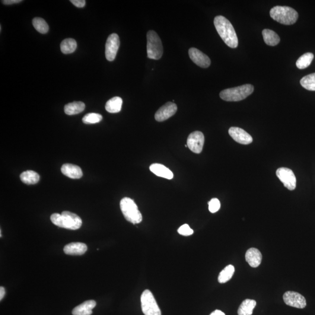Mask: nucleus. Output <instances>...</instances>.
Wrapping results in <instances>:
<instances>
[{
  "instance_id": "nucleus-1",
  "label": "nucleus",
  "mask_w": 315,
  "mask_h": 315,
  "mask_svg": "<svg viewBox=\"0 0 315 315\" xmlns=\"http://www.w3.org/2000/svg\"><path fill=\"white\" fill-rule=\"evenodd\" d=\"M214 24L216 30L225 43L231 48H237L238 39L230 21L223 16L219 15L214 18Z\"/></svg>"
},
{
  "instance_id": "nucleus-2",
  "label": "nucleus",
  "mask_w": 315,
  "mask_h": 315,
  "mask_svg": "<svg viewBox=\"0 0 315 315\" xmlns=\"http://www.w3.org/2000/svg\"><path fill=\"white\" fill-rule=\"evenodd\" d=\"M50 219L57 227L71 230H78L82 224L81 218L70 211H63L61 214L55 213L51 215Z\"/></svg>"
},
{
  "instance_id": "nucleus-3",
  "label": "nucleus",
  "mask_w": 315,
  "mask_h": 315,
  "mask_svg": "<svg viewBox=\"0 0 315 315\" xmlns=\"http://www.w3.org/2000/svg\"><path fill=\"white\" fill-rule=\"evenodd\" d=\"M274 20L285 25H293L297 22L298 14L294 9L286 6H276L270 11Z\"/></svg>"
},
{
  "instance_id": "nucleus-4",
  "label": "nucleus",
  "mask_w": 315,
  "mask_h": 315,
  "mask_svg": "<svg viewBox=\"0 0 315 315\" xmlns=\"http://www.w3.org/2000/svg\"><path fill=\"white\" fill-rule=\"evenodd\" d=\"M252 85L245 84L240 87L226 89L222 91L219 96L222 100L227 102H238L245 100L253 93Z\"/></svg>"
},
{
  "instance_id": "nucleus-5",
  "label": "nucleus",
  "mask_w": 315,
  "mask_h": 315,
  "mask_svg": "<svg viewBox=\"0 0 315 315\" xmlns=\"http://www.w3.org/2000/svg\"><path fill=\"white\" fill-rule=\"evenodd\" d=\"M120 206L121 211L127 221L133 224H139L142 221L141 213L134 200L129 197H125L121 200Z\"/></svg>"
},
{
  "instance_id": "nucleus-6",
  "label": "nucleus",
  "mask_w": 315,
  "mask_h": 315,
  "mask_svg": "<svg viewBox=\"0 0 315 315\" xmlns=\"http://www.w3.org/2000/svg\"><path fill=\"white\" fill-rule=\"evenodd\" d=\"M147 52L149 59L160 60L163 55V46L160 37L154 31H149L147 35Z\"/></svg>"
},
{
  "instance_id": "nucleus-7",
  "label": "nucleus",
  "mask_w": 315,
  "mask_h": 315,
  "mask_svg": "<svg viewBox=\"0 0 315 315\" xmlns=\"http://www.w3.org/2000/svg\"><path fill=\"white\" fill-rule=\"evenodd\" d=\"M141 309L145 315H161V311L152 292L146 289L141 297Z\"/></svg>"
},
{
  "instance_id": "nucleus-8",
  "label": "nucleus",
  "mask_w": 315,
  "mask_h": 315,
  "mask_svg": "<svg viewBox=\"0 0 315 315\" xmlns=\"http://www.w3.org/2000/svg\"><path fill=\"white\" fill-rule=\"evenodd\" d=\"M276 175L286 188L289 190H293L296 188L297 179L293 171L290 169L280 168L277 170Z\"/></svg>"
},
{
  "instance_id": "nucleus-9",
  "label": "nucleus",
  "mask_w": 315,
  "mask_h": 315,
  "mask_svg": "<svg viewBox=\"0 0 315 315\" xmlns=\"http://www.w3.org/2000/svg\"><path fill=\"white\" fill-rule=\"evenodd\" d=\"M120 47V39L118 35L112 34L108 37L105 46V56L109 62H112L116 58Z\"/></svg>"
},
{
  "instance_id": "nucleus-10",
  "label": "nucleus",
  "mask_w": 315,
  "mask_h": 315,
  "mask_svg": "<svg viewBox=\"0 0 315 315\" xmlns=\"http://www.w3.org/2000/svg\"><path fill=\"white\" fill-rule=\"evenodd\" d=\"M204 144L205 136L201 132L196 131L190 134L187 140V147L194 153H201Z\"/></svg>"
},
{
  "instance_id": "nucleus-11",
  "label": "nucleus",
  "mask_w": 315,
  "mask_h": 315,
  "mask_svg": "<svg viewBox=\"0 0 315 315\" xmlns=\"http://www.w3.org/2000/svg\"><path fill=\"white\" fill-rule=\"evenodd\" d=\"M286 304L292 307L303 309L307 306V301L303 296L298 292L287 291L283 295Z\"/></svg>"
},
{
  "instance_id": "nucleus-12",
  "label": "nucleus",
  "mask_w": 315,
  "mask_h": 315,
  "mask_svg": "<svg viewBox=\"0 0 315 315\" xmlns=\"http://www.w3.org/2000/svg\"><path fill=\"white\" fill-rule=\"evenodd\" d=\"M177 105L169 102L157 110L155 114V119L157 122H164L173 116L177 112Z\"/></svg>"
},
{
  "instance_id": "nucleus-13",
  "label": "nucleus",
  "mask_w": 315,
  "mask_h": 315,
  "mask_svg": "<svg viewBox=\"0 0 315 315\" xmlns=\"http://www.w3.org/2000/svg\"><path fill=\"white\" fill-rule=\"evenodd\" d=\"M228 133L231 138L240 144L247 145L253 141L252 136L240 127H232L229 129Z\"/></svg>"
},
{
  "instance_id": "nucleus-14",
  "label": "nucleus",
  "mask_w": 315,
  "mask_h": 315,
  "mask_svg": "<svg viewBox=\"0 0 315 315\" xmlns=\"http://www.w3.org/2000/svg\"><path fill=\"white\" fill-rule=\"evenodd\" d=\"M189 55L190 59L200 68H208L211 65V60L209 57L199 49L194 47L190 48L189 50Z\"/></svg>"
},
{
  "instance_id": "nucleus-15",
  "label": "nucleus",
  "mask_w": 315,
  "mask_h": 315,
  "mask_svg": "<svg viewBox=\"0 0 315 315\" xmlns=\"http://www.w3.org/2000/svg\"><path fill=\"white\" fill-rule=\"evenodd\" d=\"M88 249L87 245L81 243H72L66 245L64 252L69 255H82Z\"/></svg>"
},
{
  "instance_id": "nucleus-16",
  "label": "nucleus",
  "mask_w": 315,
  "mask_h": 315,
  "mask_svg": "<svg viewBox=\"0 0 315 315\" xmlns=\"http://www.w3.org/2000/svg\"><path fill=\"white\" fill-rule=\"evenodd\" d=\"M245 259L251 267L256 268L259 267L262 262V253L256 248H250L247 250L245 254Z\"/></svg>"
},
{
  "instance_id": "nucleus-17",
  "label": "nucleus",
  "mask_w": 315,
  "mask_h": 315,
  "mask_svg": "<svg viewBox=\"0 0 315 315\" xmlns=\"http://www.w3.org/2000/svg\"><path fill=\"white\" fill-rule=\"evenodd\" d=\"M61 171L63 175L71 178V179H80L82 175H83L80 167L73 164H64L62 167Z\"/></svg>"
},
{
  "instance_id": "nucleus-18",
  "label": "nucleus",
  "mask_w": 315,
  "mask_h": 315,
  "mask_svg": "<svg viewBox=\"0 0 315 315\" xmlns=\"http://www.w3.org/2000/svg\"><path fill=\"white\" fill-rule=\"evenodd\" d=\"M97 303L94 300H89L76 307L72 311L73 315H91L92 310L96 307Z\"/></svg>"
},
{
  "instance_id": "nucleus-19",
  "label": "nucleus",
  "mask_w": 315,
  "mask_h": 315,
  "mask_svg": "<svg viewBox=\"0 0 315 315\" xmlns=\"http://www.w3.org/2000/svg\"><path fill=\"white\" fill-rule=\"evenodd\" d=\"M149 170L157 176L165 178V179L171 180L174 177L173 172L162 164H152L149 167Z\"/></svg>"
},
{
  "instance_id": "nucleus-20",
  "label": "nucleus",
  "mask_w": 315,
  "mask_h": 315,
  "mask_svg": "<svg viewBox=\"0 0 315 315\" xmlns=\"http://www.w3.org/2000/svg\"><path fill=\"white\" fill-rule=\"evenodd\" d=\"M123 104L122 99L116 97L110 99L105 105V109L110 113H116L120 112Z\"/></svg>"
},
{
  "instance_id": "nucleus-21",
  "label": "nucleus",
  "mask_w": 315,
  "mask_h": 315,
  "mask_svg": "<svg viewBox=\"0 0 315 315\" xmlns=\"http://www.w3.org/2000/svg\"><path fill=\"white\" fill-rule=\"evenodd\" d=\"M264 41L270 46H275L280 42V38L275 32L270 30H264L262 32Z\"/></svg>"
},
{
  "instance_id": "nucleus-22",
  "label": "nucleus",
  "mask_w": 315,
  "mask_h": 315,
  "mask_svg": "<svg viewBox=\"0 0 315 315\" xmlns=\"http://www.w3.org/2000/svg\"><path fill=\"white\" fill-rule=\"evenodd\" d=\"M256 306V302L253 300L246 299L243 302L238 309V315H252L254 308Z\"/></svg>"
},
{
  "instance_id": "nucleus-23",
  "label": "nucleus",
  "mask_w": 315,
  "mask_h": 315,
  "mask_svg": "<svg viewBox=\"0 0 315 315\" xmlns=\"http://www.w3.org/2000/svg\"><path fill=\"white\" fill-rule=\"evenodd\" d=\"M85 105L82 102H74L67 104L65 107V112L68 115H75L84 110Z\"/></svg>"
},
{
  "instance_id": "nucleus-24",
  "label": "nucleus",
  "mask_w": 315,
  "mask_h": 315,
  "mask_svg": "<svg viewBox=\"0 0 315 315\" xmlns=\"http://www.w3.org/2000/svg\"><path fill=\"white\" fill-rule=\"evenodd\" d=\"M20 178L22 182L25 184H35L39 182L40 176L35 171H27L21 174Z\"/></svg>"
},
{
  "instance_id": "nucleus-25",
  "label": "nucleus",
  "mask_w": 315,
  "mask_h": 315,
  "mask_svg": "<svg viewBox=\"0 0 315 315\" xmlns=\"http://www.w3.org/2000/svg\"><path fill=\"white\" fill-rule=\"evenodd\" d=\"M77 43L74 39H66L62 41L60 44V48H61L62 52L66 55L71 54L75 52L77 49Z\"/></svg>"
},
{
  "instance_id": "nucleus-26",
  "label": "nucleus",
  "mask_w": 315,
  "mask_h": 315,
  "mask_svg": "<svg viewBox=\"0 0 315 315\" xmlns=\"http://www.w3.org/2000/svg\"><path fill=\"white\" fill-rule=\"evenodd\" d=\"M235 272V267L232 265H228L222 270L218 276V282L221 284L230 281Z\"/></svg>"
},
{
  "instance_id": "nucleus-27",
  "label": "nucleus",
  "mask_w": 315,
  "mask_h": 315,
  "mask_svg": "<svg viewBox=\"0 0 315 315\" xmlns=\"http://www.w3.org/2000/svg\"><path fill=\"white\" fill-rule=\"evenodd\" d=\"M314 56L313 53H307L301 56L296 63V66L299 69H305L310 66L313 61Z\"/></svg>"
},
{
  "instance_id": "nucleus-28",
  "label": "nucleus",
  "mask_w": 315,
  "mask_h": 315,
  "mask_svg": "<svg viewBox=\"0 0 315 315\" xmlns=\"http://www.w3.org/2000/svg\"><path fill=\"white\" fill-rule=\"evenodd\" d=\"M300 83L306 90L315 91V73L305 76L301 79Z\"/></svg>"
},
{
  "instance_id": "nucleus-29",
  "label": "nucleus",
  "mask_w": 315,
  "mask_h": 315,
  "mask_svg": "<svg viewBox=\"0 0 315 315\" xmlns=\"http://www.w3.org/2000/svg\"><path fill=\"white\" fill-rule=\"evenodd\" d=\"M33 26L37 32L42 34L48 33L49 25L41 18H35L33 21Z\"/></svg>"
},
{
  "instance_id": "nucleus-30",
  "label": "nucleus",
  "mask_w": 315,
  "mask_h": 315,
  "mask_svg": "<svg viewBox=\"0 0 315 315\" xmlns=\"http://www.w3.org/2000/svg\"><path fill=\"white\" fill-rule=\"evenodd\" d=\"M103 120V116L101 114L98 113H88L82 119V122L87 125H91V124H96L100 123Z\"/></svg>"
},
{
  "instance_id": "nucleus-31",
  "label": "nucleus",
  "mask_w": 315,
  "mask_h": 315,
  "mask_svg": "<svg viewBox=\"0 0 315 315\" xmlns=\"http://www.w3.org/2000/svg\"><path fill=\"white\" fill-rule=\"evenodd\" d=\"M208 204L209 211L211 213L217 212L220 209L221 204L218 199H212Z\"/></svg>"
},
{
  "instance_id": "nucleus-32",
  "label": "nucleus",
  "mask_w": 315,
  "mask_h": 315,
  "mask_svg": "<svg viewBox=\"0 0 315 315\" xmlns=\"http://www.w3.org/2000/svg\"><path fill=\"white\" fill-rule=\"evenodd\" d=\"M178 233L183 236H190L193 234V230L192 228H190L189 225L184 224L178 229Z\"/></svg>"
},
{
  "instance_id": "nucleus-33",
  "label": "nucleus",
  "mask_w": 315,
  "mask_h": 315,
  "mask_svg": "<svg viewBox=\"0 0 315 315\" xmlns=\"http://www.w3.org/2000/svg\"><path fill=\"white\" fill-rule=\"evenodd\" d=\"M70 2L78 8H83L86 4L85 0H71Z\"/></svg>"
},
{
  "instance_id": "nucleus-34",
  "label": "nucleus",
  "mask_w": 315,
  "mask_h": 315,
  "mask_svg": "<svg viewBox=\"0 0 315 315\" xmlns=\"http://www.w3.org/2000/svg\"><path fill=\"white\" fill-rule=\"evenodd\" d=\"M22 1V0H3L2 2L5 5H11L18 4V3H20Z\"/></svg>"
},
{
  "instance_id": "nucleus-35",
  "label": "nucleus",
  "mask_w": 315,
  "mask_h": 315,
  "mask_svg": "<svg viewBox=\"0 0 315 315\" xmlns=\"http://www.w3.org/2000/svg\"><path fill=\"white\" fill-rule=\"evenodd\" d=\"M5 295V288L3 287H0V300H2L4 298Z\"/></svg>"
},
{
  "instance_id": "nucleus-36",
  "label": "nucleus",
  "mask_w": 315,
  "mask_h": 315,
  "mask_svg": "<svg viewBox=\"0 0 315 315\" xmlns=\"http://www.w3.org/2000/svg\"><path fill=\"white\" fill-rule=\"evenodd\" d=\"M210 315H225L224 313H222L221 311L215 310Z\"/></svg>"
}]
</instances>
